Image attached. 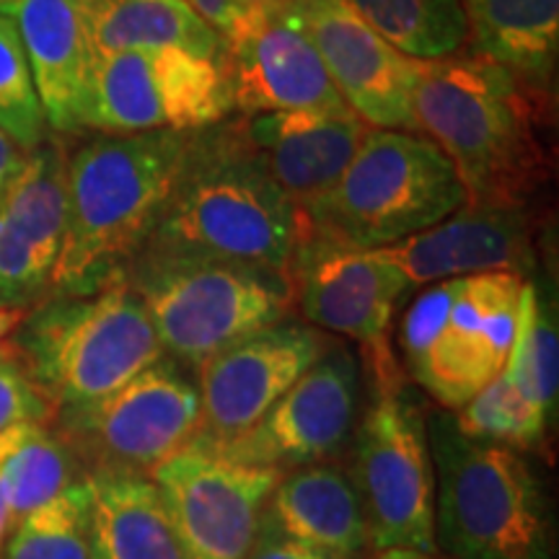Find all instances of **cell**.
Segmentation results:
<instances>
[{
	"label": "cell",
	"mask_w": 559,
	"mask_h": 559,
	"mask_svg": "<svg viewBox=\"0 0 559 559\" xmlns=\"http://www.w3.org/2000/svg\"><path fill=\"white\" fill-rule=\"evenodd\" d=\"M531 96L534 91L479 55L417 60V132L456 166L466 202L526 207L547 181L549 160Z\"/></svg>",
	"instance_id": "3"
},
{
	"label": "cell",
	"mask_w": 559,
	"mask_h": 559,
	"mask_svg": "<svg viewBox=\"0 0 559 559\" xmlns=\"http://www.w3.org/2000/svg\"><path fill=\"white\" fill-rule=\"evenodd\" d=\"M11 526V510H9V500H5L3 485H0V544H3L5 531Z\"/></svg>",
	"instance_id": "37"
},
{
	"label": "cell",
	"mask_w": 559,
	"mask_h": 559,
	"mask_svg": "<svg viewBox=\"0 0 559 559\" xmlns=\"http://www.w3.org/2000/svg\"><path fill=\"white\" fill-rule=\"evenodd\" d=\"M16 355L58 409L96 402L164 358L143 300L120 277L88 296H55L26 313Z\"/></svg>",
	"instance_id": "7"
},
{
	"label": "cell",
	"mask_w": 559,
	"mask_h": 559,
	"mask_svg": "<svg viewBox=\"0 0 559 559\" xmlns=\"http://www.w3.org/2000/svg\"><path fill=\"white\" fill-rule=\"evenodd\" d=\"M0 13L13 19L24 41L47 128L86 130L96 47L79 0H5Z\"/></svg>",
	"instance_id": "21"
},
{
	"label": "cell",
	"mask_w": 559,
	"mask_h": 559,
	"mask_svg": "<svg viewBox=\"0 0 559 559\" xmlns=\"http://www.w3.org/2000/svg\"><path fill=\"white\" fill-rule=\"evenodd\" d=\"M96 55L171 45L226 62L228 47L185 0H79Z\"/></svg>",
	"instance_id": "26"
},
{
	"label": "cell",
	"mask_w": 559,
	"mask_h": 559,
	"mask_svg": "<svg viewBox=\"0 0 559 559\" xmlns=\"http://www.w3.org/2000/svg\"><path fill=\"white\" fill-rule=\"evenodd\" d=\"M304 223L243 124L190 132L177 181L145 247L290 275Z\"/></svg>",
	"instance_id": "1"
},
{
	"label": "cell",
	"mask_w": 559,
	"mask_h": 559,
	"mask_svg": "<svg viewBox=\"0 0 559 559\" xmlns=\"http://www.w3.org/2000/svg\"><path fill=\"white\" fill-rule=\"evenodd\" d=\"M13 347V342H5V345L3 347H0V355H5V353H9V349Z\"/></svg>",
	"instance_id": "38"
},
{
	"label": "cell",
	"mask_w": 559,
	"mask_h": 559,
	"mask_svg": "<svg viewBox=\"0 0 559 559\" xmlns=\"http://www.w3.org/2000/svg\"><path fill=\"white\" fill-rule=\"evenodd\" d=\"M332 86L368 128L417 132L412 94L417 60L381 39L345 0L296 5Z\"/></svg>",
	"instance_id": "15"
},
{
	"label": "cell",
	"mask_w": 559,
	"mask_h": 559,
	"mask_svg": "<svg viewBox=\"0 0 559 559\" xmlns=\"http://www.w3.org/2000/svg\"><path fill=\"white\" fill-rule=\"evenodd\" d=\"M26 313H29V309H3V306H0V347L16 334L21 321L26 319Z\"/></svg>",
	"instance_id": "34"
},
{
	"label": "cell",
	"mask_w": 559,
	"mask_h": 559,
	"mask_svg": "<svg viewBox=\"0 0 559 559\" xmlns=\"http://www.w3.org/2000/svg\"><path fill=\"white\" fill-rule=\"evenodd\" d=\"M498 381L515 425V449H544L547 428L557 415L559 330L555 300L544 298L534 280L523 285L519 330Z\"/></svg>",
	"instance_id": "23"
},
{
	"label": "cell",
	"mask_w": 559,
	"mask_h": 559,
	"mask_svg": "<svg viewBox=\"0 0 559 559\" xmlns=\"http://www.w3.org/2000/svg\"><path fill=\"white\" fill-rule=\"evenodd\" d=\"M124 280L143 300L166 358L198 370L249 334L288 319L293 277L254 264L145 247Z\"/></svg>",
	"instance_id": "5"
},
{
	"label": "cell",
	"mask_w": 559,
	"mask_h": 559,
	"mask_svg": "<svg viewBox=\"0 0 559 559\" xmlns=\"http://www.w3.org/2000/svg\"><path fill=\"white\" fill-rule=\"evenodd\" d=\"M283 472L236 464L187 445L151 479L169 510L187 559H243Z\"/></svg>",
	"instance_id": "13"
},
{
	"label": "cell",
	"mask_w": 559,
	"mask_h": 559,
	"mask_svg": "<svg viewBox=\"0 0 559 559\" xmlns=\"http://www.w3.org/2000/svg\"><path fill=\"white\" fill-rule=\"evenodd\" d=\"M264 515L280 531L330 559L373 555L358 487L337 461L283 472L264 506Z\"/></svg>",
	"instance_id": "22"
},
{
	"label": "cell",
	"mask_w": 559,
	"mask_h": 559,
	"mask_svg": "<svg viewBox=\"0 0 559 559\" xmlns=\"http://www.w3.org/2000/svg\"><path fill=\"white\" fill-rule=\"evenodd\" d=\"M226 66L234 109L247 117L296 109H349L332 86L296 9L257 13L249 29L228 45Z\"/></svg>",
	"instance_id": "18"
},
{
	"label": "cell",
	"mask_w": 559,
	"mask_h": 559,
	"mask_svg": "<svg viewBox=\"0 0 559 559\" xmlns=\"http://www.w3.org/2000/svg\"><path fill=\"white\" fill-rule=\"evenodd\" d=\"M360 394L358 358L332 340L321 358L272 404L254 428L205 451L236 464L277 472L334 461L353 443L360 419Z\"/></svg>",
	"instance_id": "12"
},
{
	"label": "cell",
	"mask_w": 559,
	"mask_h": 559,
	"mask_svg": "<svg viewBox=\"0 0 559 559\" xmlns=\"http://www.w3.org/2000/svg\"><path fill=\"white\" fill-rule=\"evenodd\" d=\"M436 547L443 559H557L551 502L526 453L469 438L449 409L428 417Z\"/></svg>",
	"instance_id": "4"
},
{
	"label": "cell",
	"mask_w": 559,
	"mask_h": 559,
	"mask_svg": "<svg viewBox=\"0 0 559 559\" xmlns=\"http://www.w3.org/2000/svg\"><path fill=\"white\" fill-rule=\"evenodd\" d=\"M79 461L47 423H16L0 430V485L11 510V526L75 485Z\"/></svg>",
	"instance_id": "27"
},
{
	"label": "cell",
	"mask_w": 559,
	"mask_h": 559,
	"mask_svg": "<svg viewBox=\"0 0 559 559\" xmlns=\"http://www.w3.org/2000/svg\"><path fill=\"white\" fill-rule=\"evenodd\" d=\"M368 559H440V557L417 555V551H407V549H386V551H373V557Z\"/></svg>",
	"instance_id": "36"
},
{
	"label": "cell",
	"mask_w": 559,
	"mask_h": 559,
	"mask_svg": "<svg viewBox=\"0 0 559 559\" xmlns=\"http://www.w3.org/2000/svg\"><path fill=\"white\" fill-rule=\"evenodd\" d=\"M68 158L58 145L26 153L0 198V306L29 309L47 288L66 236Z\"/></svg>",
	"instance_id": "17"
},
{
	"label": "cell",
	"mask_w": 559,
	"mask_h": 559,
	"mask_svg": "<svg viewBox=\"0 0 559 559\" xmlns=\"http://www.w3.org/2000/svg\"><path fill=\"white\" fill-rule=\"evenodd\" d=\"M234 111L228 66L181 47H132L96 55L86 130L102 135L194 132Z\"/></svg>",
	"instance_id": "11"
},
{
	"label": "cell",
	"mask_w": 559,
	"mask_h": 559,
	"mask_svg": "<svg viewBox=\"0 0 559 559\" xmlns=\"http://www.w3.org/2000/svg\"><path fill=\"white\" fill-rule=\"evenodd\" d=\"M394 50L412 60H443L469 41L461 0H345Z\"/></svg>",
	"instance_id": "28"
},
{
	"label": "cell",
	"mask_w": 559,
	"mask_h": 559,
	"mask_svg": "<svg viewBox=\"0 0 559 559\" xmlns=\"http://www.w3.org/2000/svg\"><path fill=\"white\" fill-rule=\"evenodd\" d=\"M368 130L353 109L267 111L243 122L249 143L260 151L300 218L337 185Z\"/></svg>",
	"instance_id": "20"
},
{
	"label": "cell",
	"mask_w": 559,
	"mask_h": 559,
	"mask_svg": "<svg viewBox=\"0 0 559 559\" xmlns=\"http://www.w3.org/2000/svg\"><path fill=\"white\" fill-rule=\"evenodd\" d=\"M370 402L349 443V477L366 510L373 551L436 547V474L428 417L404 383L389 345L366 349ZM443 559V557H440Z\"/></svg>",
	"instance_id": "8"
},
{
	"label": "cell",
	"mask_w": 559,
	"mask_h": 559,
	"mask_svg": "<svg viewBox=\"0 0 559 559\" xmlns=\"http://www.w3.org/2000/svg\"><path fill=\"white\" fill-rule=\"evenodd\" d=\"M243 559H330V557L319 555L317 549L306 547V544L293 539V536L285 534V531H280L275 523L262 513L260 528H257L254 542H251V547Z\"/></svg>",
	"instance_id": "32"
},
{
	"label": "cell",
	"mask_w": 559,
	"mask_h": 559,
	"mask_svg": "<svg viewBox=\"0 0 559 559\" xmlns=\"http://www.w3.org/2000/svg\"><path fill=\"white\" fill-rule=\"evenodd\" d=\"M52 417L60 425L55 432L86 474L151 477L166 459L198 438L200 391L185 366L164 355L111 394L58 409Z\"/></svg>",
	"instance_id": "10"
},
{
	"label": "cell",
	"mask_w": 559,
	"mask_h": 559,
	"mask_svg": "<svg viewBox=\"0 0 559 559\" xmlns=\"http://www.w3.org/2000/svg\"><path fill=\"white\" fill-rule=\"evenodd\" d=\"M88 495V536L94 559H187L156 481L143 474L94 472Z\"/></svg>",
	"instance_id": "24"
},
{
	"label": "cell",
	"mask_w": 559,
	"mask_h": 559,
	"mask_svg": "<svg viewBox=\"0 0 559 559\" xmlns=\"http://www.w3.org/2000/svg\"><path fill=\"white\" fill-rule=\"evenodd\" d=\"M523 285L519 272L440 280L404 313L402 370L440 409H461L506 366Z\"/></svg>",
	"instance_id": "9"
},
{
	"label": "cell",
	"mask_w": 559,
	"mask_h": 559,
	"mask_svg": "<svg viewBox=\"0 0 559 559\" xmlns=\"http://www.w3.org/2000/svg\"><path fill=\"white\" fill-rule=\"evenodd\" d=\"M379 249L407 277L409 288L485 272L526 277L534 260L526 207L485 202H464L436 226Z\"/></svg>",
	"instance_id": "19"
},
{
	"label": "cell",
	"mask_w": 559,
	"mask_h": 559,
	"mask_svg": "<svg viewBox=\"0 0 559 559\" xmlns=\"http://www.w3.org/2000/svg\"><path fill=\"white\" fill-rule=\"evenodd\" d=\"M296 300L317 330L342 334L366 349L386 345L407 277L381 249H349L306 239L290 270Z\"/></svg>",
	"instance_id": "16"
},
{
	"label": "cell",
	"mask_w": 559,
	"mask_h": 559,
	"mask_svg": "<svg viewBox=\"0 0 559 559\" xmlns=\"http://www.w3.org/2000/svg\"><path fill=\"white\" fill-rule=\"evenodd\" d=\"M26 151H21L13 140L0 130V198H3L5 187L13 179V174L19 171V166L24 164Z\"/></svg>",
	"instance_id": "33"
},
{
	"label": "cell",
	"mask_w": 559,
	"mask_h": 559,
	"mask_svg": "<svg viewBox=\"0 0 559 559\" xmlns=\"http://www.w3.org/2000/svg\"><path fill=\"white\" fill-rule=\"evenodd\" d=\"M241 3L257 11H288L296 9L300 3H306V0H241Z\"/></svg>",
	"instance_id": "35"
},
{
	"label": "cell",
	"mask_w": 559,
	"mask_h": 559,
	"mask_svg": "<svg viewBox=\"0 0 559 559\" xmlns=\"http://www.w3.org/2000/svg\"><path fill=\"white\" fill-rule=\"evenodd\" d=\"M52 417L50 402L34 386L24 366H21L16 347L0 355V430L16 423H47Z\"/></svg>",
	"instance_id": "31"
},
{
	"label": "cell",
	"mask_w": 559,
	"mask_h": 559,
	"mask_svg": "<svg viewBox=\"0 0 559 559\" xmlns=\"http://www.w3.org/2000/svg\"><path fill=\"white\" fill-rule=\"evenodd\" d=\"M0 130L26 153L39 148L47 132L24 41L5 13H0Z\"/></svg>",
	"instance_id": "30"
},
{
	"label": "cell",
	"mask_w": 559,
	"mask_h": 559,
	"mask_svg": "<svg viewBox=\"0 0 559 559\" xmlns=\"http://www.w3.org/2000/svg\"><path fill=\"white\" fill-rule=\"evenodd\" d=\"M187 140L171 130L102 135L68 158L55 296H88L124 277L158 226Z\"/></svg>",
	"instance_id": "2"
},
{
	"label": "cell",
	"mask_w": 559,
	"mask_h": 559,
	"mask_svg": "<svg viewBox=\"0 0 559 559\" xmlns=\"http://www.w3.org/2000/svg\"><path fill=\"white\" fill-rule=\"evenodd\" d=\"M464 202L456 166L430 138L370 128L337 185L300 218V241L391 247L449 218Z\"/></svg>",
	"instance_id": "6"
},
{
	"label": "cell",
	"mask_w": 559,
	"mask_h": 559,
	"mask_svg": "<svg viewBox=\"0 0 559 559\" xmlns=\"http://www.w3.org/2000/svg\"><path fill=\"white\" fill-rule=\"evenodd\" d=\"M474 55L549 94L559 62V0H461Z\"/></svg>",
	"instance_id": "25"
},
{
	"label": "cell",
	"mask_w": 559,
	"mask_h": 559,
	"mask_svg": "<svg viewBox=\"0 0 559 559\" xmlns=\"http://www.w3.org/2000/svg\"><path fill=\"white\" fill-rule=\"evenodd\" d=\"M3 559H94L88 536L86 485L75 481L58 498L13 523Z\"/></svg>",
	"instance_id": "29"
},
{
	"label": "cell",
	"mask_w": 559,
	"mask_h": 559,
	"mask_svg": "<svg viewBox=\"0 0 559 559\" xmlns=\"http://www.w3.org/2000/svg\"><path fill=\"white\" fill-rule=\"evenodd\" d=\"M330 337L300 321H277L198 366L202 449L254 428L280 396L321 358Z\"/></svg>",
	"instance_id": "14"
},
{
	"label": "cell",
	"mask_w": 559,
	"mask_h": 559,
	"mask_svg": "<svg viewBox=\"0 0 559 559\" xmlns=\"http://www.w3.org/2000/svg\"><path fill=\"white\" fill-rule=\"evenodd\" d=\"M0 3H5V0H0Z\"/></svg>",
	"instance_id": "39"
}]
</instances>
